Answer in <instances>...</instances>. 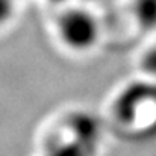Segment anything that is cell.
<instances>
[{"mask_svg":"<svg viewBox=\"0 0 156 156\" xmlns=\"http://www.w3.org/2000/svg\"><path fill=\"white\" fill-rule=\"evenodd\" d=\"M132 14L143 29H156V0H132Z\"/></svg>","mask_w":156,"mask_h":156,"instance_id":"obj_2","label":"cell"},{"mask_svg":"<svg viewBox=\"0 0 156 156\" xmlns=\"http://www.w3.org/2000/svg\"><path fill=\"white\" fill-rule=\"evenodd\" d=\"M141 65H143V70L152 76H156V46L152 47L149 52L143 56V61H141Z\"/></svg>","mask_w":156,"mask_h":156,"instance_id":"obj_3","label":"cell"},{"mask_svg":"<svg viewBox=\"0 0 156 156\" xmlns=\"http://www.w3.org/2000/svg\"><path fill=\"white\" fill-rule=\"evenodd\" d=\"M14 14V0H0V26L8 23Z\"/></svg>","mask_w":156,"mask_h":156,"instance_id":"obj_4","label":"cell"},{"mask_svg":"<svg viewBox=\"0 0 156 156\" xmlns=\"http://www.w3.org/2000/svg\"><path fill=\"white\" fill-rule=\"evenodd\" d=\"M91 2H94V3H109L112 0H91Z\"/></svg>","mask_w":156,"mask_h":156,"instance_id":"obj_5","label":"cell"},{"mask_svg":"<svg viewBox=\"0 0 156 156\" xmlns=\"http://www.w3.org/2000/svg\"><path fill=\"white\" fill-rule=\"evenodd\" d=\"M53 2H64V0H53Z\"/></svg>","mask_w":156,"mask_h":156,"instance_id":"obj_6","label":"cell"},{"mask_svg":"<svg viewBox=\"0 0 156 156\" xmlns=\"http://www.w3.org/2000/svg\"><path fill=\"white\" fill-rule=\"evenodd\" d=\"M58 34L68 49L85 52L97 43L100 27L91 11L83 8H70L59 17Z\"/></svg>","mask_w":156,"mask_h":156,"instance_id":"obj_1","label":"cell"}]
</instances>
